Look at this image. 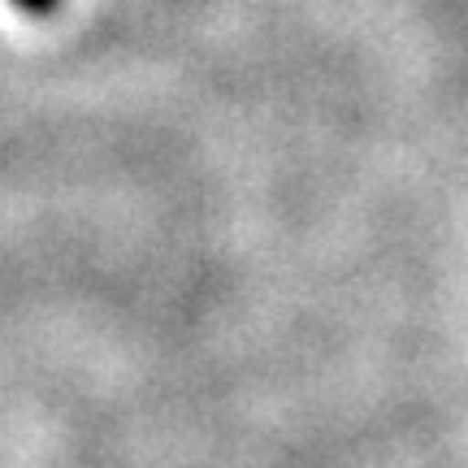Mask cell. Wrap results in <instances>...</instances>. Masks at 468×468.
I'll list each match as a JSON object with an SVG mask.
<instances>
[{"mask_svg":"<svg viewBox=\"0 0 468 468\" xmlns=\"http://www.w3.org/2000/svg\"><path fill=\"white\" fill-rule=\"evenodd\" d=\"M17 9H27V14H35V17H44V14H52L61 0H14Z\"/></svg>","mask_w":468,"mask_h":468,"instance_id":"obj_1","label":"cell"}]
</instances>
